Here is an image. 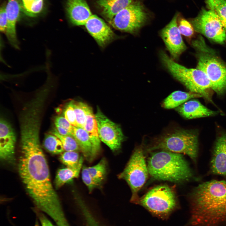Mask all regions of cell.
I'll return each instance as SVG.
<instances>
[{
	"label": "cell",
	"mask_w": 226,
	"mask_h": 226,
	"mask_svg": "<svg viewBox=\"0 0 226 226\" xmlns=\"http://www.w3.org/2000/svg\"><path fill=\"white\" fill-rule=\"evenodd\" d=\"M19 172L26 191L43 212L61 203L51 182L48 166L39 138H21Z\"/></svg>",
	"instance_id": "obj_1"
},
{
	"label": "cell",
	"mask_w": 226,
	"mask_h": 226,
	"mask_svg": "<svg viewBox=\"0 0 226 226\" xmlns=\"http://www.w3.org/2000/svg\"><path fill=\"white\" fill-rule=\"evenodd\" d=\"M191 217L184 226H216L226 221V181L199 185L190 196Z\"/></svg>",
	"instance_id": "obj_2"
},
{
	"label": "cell",
	"mask_w": 226,
	"mask_h": 226,
	"mask_svg": "<svg viewBox=\"0 0 226 226\" xmlns=\"http://www.w3.org/2000/svg\"><path fill=\"white\" fill-rule=\"evenodd\" d=\"M151 153L147 165L149 174L154 179L180 183L192 177L189 164L181 154L164 150Z\"/></svg>",
	"instance_id": "obj_3"
},
{
	"label": "cell",
	"mask_w": 226,
	"mask_h": 226,
	"mask_svg": "<svg viewBox=\"0 0 226 226\" xmlns=\"http://www.w3.org/2000/svg\"><path fill=\"white\" fill-rule=\"evenodd\" d=\"M159 56L163 65L171 74L190 92L200 94L213 102L210 83L203 71L197 68H187L176 62L163 51H160Z\"/></svg>",
	"instance_id": "obj_4"
},
{
	"label": "cell",
	"mask_w": 226,
	"mask_h": 226,
	"mask_svg": "<svg viewBox=\"0 0 226 226\" xmlns=\"http://www.w3.org/2000/svg\"><path fill=\"white\" fill-rule=\"evenodd\" d=\"M198 133L196 131L176 130L158 138L148 149L184 153L195 162L198 150Z\"/></svg>",
	"instance_id": "obj_5"
},
{
	"label": "cell",
	"mask_w": 226,
	"mask_h": 226,
	"mask_svg": "<svg viewBox=\"0 0 226 226\" xmlns=\"http://www.w3.org/2000/svg\"><path fill=\"white\" fill-rule=\"evenodd\" d=\"M137 204L143 206L154 216L163 219L168 218L178 207L175 191L166 185L151 189L139 198Z\"/></svg>",
	"instance_id": "obj_6"
},
{
	"label": "cell",
	"mask_w": 226,
	"mask_h": 226,
	"mask_svg": "<svg viewBox=\"0 0 226 226\" xmlns=\"http://www.w3.org/2000/svg\"><path fill=\"white\" fill-rule=\"evenodd\" d=\"M148 174L143 146H138L123 171L118 175V178L125 180L131 189V202L137 204L139 198L138 192L146 182Z\"/></svg>",
	"instance_id": "obj_7"
},
{
	"label": "cell",
	"mask_w": 226,
	"mask_h": 226,
	"mask_svg": "<svg viewBox=\"0 0 226 226\" xmlns=\"http://www.w3.org/2000/svg\"><path fill=\"white\" fill-rule=\"evenodd\" d=\"M149 14L140 2H133L109 22L115 29L132 34L137 33L148 21Z\"/></svg>",
	"instance_id": "obj_8"
},
{
	"label": "cell",
	"mask_w": 226,
	"mask_h": 226,
	"mask_svg": "<svg viewBox=\"0 0 226 226\" xmlns=\"http://www.w3.org/2000/svg\"><path fill=\"white\" fill-rule=\"evenodd\" d=\"M196 68L209 79L211 88L218 95L226 90V65L216 56L208 53L199 55Z\"/></svg>",
	"instance_id": "obj_9"
},
{
	"label": "cell",
	"mask_w": 226,
	"mask_h": 226,
	"mask_svg": "<svg viewBox=\"0 0 226 226\" xmlns=\"http://www.w3.org/2000/svg\"><path fill=\"white\" fill-rule=\"evenodd\" d=\"M191 22L196 32L220 44L226 41V31L219 18L214 11L203 8Z\"/></svg>",
	"instance_id": "obj_10"
},
{
	"label": "cell",
	"mask_w": 226,
	"mask_h": 226,
	"mask_svg": "<svg viewBox=\"0 0 226 226\" xmlns=\"http://www.w3.org/2000/svg\"><path fill=\"white\" fill-rule=\"evenodd\" d=\"M95 115L100 140L113 151L119 149L124 139L120 126L107 117L99 107Z\"/></svg>",
	"instance_id": "obj_11"
},
{
	"label": "cell",
	"mask_w": 226,
	"mask_h": 226,
	"mask_svg": "<svg viewBox=\"0 0 226 226\" xmlns=\"http://www.w3.org/2000/svg\"><path fill=\"white\" fill-rule=\"evenodd\" d=\"M176 13L171 21L161 31L160 35L171 56L178 59L186 46L184 42L178 28Z\"/></svg>",
	"instance_id": "obj_12"
},
{
	"label": "cell",
	"mask_w": 226,
	"mask_h": 226,
	"mask_svg": "<svg viewBox=\"0 0 226 226\" xmlns=\"http://www.w3.org/2000/svg\"><path fill=\"white\" fill-rule=\"evenodd\" d=\"M16 139L14 130L9 123L1 118L0 121V157L3 161H14Z\"/></svg>",
	"instance_id": "obj_13"
},
{
	"label": "cell",
	"mask_w": 226,
	"mask_h": 226,
	"mask_svg": "<svg viewBox=\"0 0 226 226\" xmlns=\"http://www.w3.org/2000/svg\"><path fill=\"white\" fill-rule=\"evenodd\" d=\"M84 25L89 33L101 46L106 45L114 38V33L110 27L95 15H92Z\"/></svg>",
	"instance_id": "obj_14"
},
{
	"label": "cell",
	"mask_w": 226,
	"mask_h": 226,
	"mask_svg": "<svg viewBox=\"0 0 226 226\" xmlns=\"http://www.w3.org/2000/svg\"><path fill=\"white\" fill-rule=\"evenodd\" d=\"M212 173L226 178V132L221 133L214 144L210 163Z\"/></svg>",
	"instance_id": "obj_15"
},
{
	"label": "cell",
	"mask_w": 226,
	"mask_h": 226,
	"mask_svg": "<svg viewBox=\"0 0 226 226\" xmlns=\"http://www.w3.org/2000/svg\"><path fill=\"white\" fill-rule=\"evenodd\" d=\"M65 8L71 22L76 25H85L93 15L85 0H67Z\"/></svg>",
	"instance_id": "obj_16"
},
{
	"label": "cell",
	"mask_w": 226,
	"mask_h": 226,
	"mask_svg": "<svg viewBox=\"0 0 226 226\" xmlns=\"http://www.w3.org/2000/svg\"><path fill=\"white\" fill-rule=\"evenodd\" d=\"M21 6L19 0H8L6 7L8 23L5 33L10 44L18 49H19V45L16 26L20 16Z\"/></svg>",
	"instance_id": "obj_17"
},
{
	"label": "cell",
	"mask_w": 226,
	"mask_h": 226,
	"mask_svg": "<svg viewBox=\"0 0 226 226\" xmlns=\"http://www.w3.org/2000/svg\"><path fill=\"white\" fill-rule=\"evenodd\" d=\"M175 110L183 117L188 119L213 116L218 113L208 109L195 99L187 101L176 108Z\"/></svg>",
	"instance_id": "obj_18"
},
{
	"label": "cell",
	"mask_w": 226,
	"mask_h": 226,
	"mask_svg": "<svg viewBox=\"0 0 226 226\" xmlns=\"http://www.w3.org/2000/svg\"><path fill=\"white\" fill-rule=\"evenodd\" d=\"M88 133L93 147V160L100 153L101 145L97 124L92 109L89 106L87 110L86 120L83 128Z\"/></svg>",
	"instance_id": "obj_19"
},
{
	"label": "cell",
	"mask_w": 226,
	"mask_h": 226,
	"mask_svg": "<svg viewBox=\"0 0 226 226\" xmlns=\"http://www.w3.org/2000/svg\"><path fill=\"white\" fill-rule=\"evenodd\" d=\"M133 0H97L103 16L109 21L119 12L129 6Z\"/></svg>",
	"instance_id": "obj_20"
},
{
	"label": "cell",
	"mask_w": 226,
	"mask_h": 226,
	"mask_svg": "<svg viewBox=\"0 0 226 226\" xmlns=\"http://www.w3.org/2000/svg\"><path fill=\"white\" fill-rule=\"evenodd\" d=\"M73 136L86 160L92 162L93 160V147L88 133L83 128L73 126Z\"/></svg>",
	"instance_id": "obj_21"
},
{
	"label": "cell",
	"mask_w": 226,
	"mask_h": 226,
	"mask_svg": "<svg viewBox=\"0 0 226 226\" xmlns=\"http://www.w3.org/2000/svg\"><path fill=\"white\" fill-rule=\"evenodd\" d=\"M200 97L202 96L200 94L191 92L176 91L172 92L164 100L162 105L167 109L176 108L191 99Z\"/></svg>",
	"instance_id": "obj_22"
},
{
	"label": "cell",
	"mask_w": 226,
	"mask_h": 226,
	"mask_svg": "<svg viewBox=\"0 0 226 226\" xmlns=\"http://www.w3.org/2000/svg\"><path fill=\"white\" fill-rule=\"evenodd\" d=\"M83 158L81 157L78 165L74 167L59 169L56 173L55 183L56 188H59L73 179L78 178L83 167Z\"/></svg>",
	"instance_id": "obj_23"
},
{
	"label": "cell",
	"mask_w": 226,
	"mask_h": 226,
	"mask_svg": "<svg viewBox=\"0 0 226 226\" xmlns=\"http://www.w3.org/2000/svg\"><path fill=\"white\" fill-rule=\"evenodd\" d=\"M21 8L27 15L37 16L41 12L44 6V0H21Z\"/></svg>",
	"instance_id": "obj_24"
},
{
	"label": "cell",
	"mask_w": 226,
	"mask_h": 226,
	"mask_svg": "<svg viewBox=\"0 0 226 226\" xmlns=\"http://www.w3.org/2000/svg\"><path fill=\"white\" fill-rule=\"evenodd\" d=\"M206 3L217 14L226 32V0H206Z\"/></svg>",
	"instance_id": "obj_25"
},
{
	"label": "cell",
	"mask_w": 226,
	"mask_h": 226,
	"mask_svg": "<svg viewBox=\"0 0 226 226\" xmlns=\"http://www.w3.org/2000/svg\"><path fill=\"white\" fill-rule=\"evenodd\" d=\"M43 144L47 151L53 154L62 153L64 151L60 140L56 136L51 133L46 135Z\"/></svg>",
	"instance_id": "obj_26"
},
{
	"label": "cell",
	"mask_w": 226,
	"mask_h": 226,
	"mask_svg": "<svg viewBox=\"0 0 226 226\" xmlns=\"http://www.w3.org/2000/svg\"><path fill=\"white\" fill-rule=\"evenodd\" d=\"M87 169L91 176L101 186L107 173V165L105 159H102L97 164L87 167Z\"/></svg>",
	"instance_id": "obj_27"
},
{
	"label": "cell",
	"mask_w": 226,
	"mask_h": 226,
	"mask_svg": "<svg viewBox=\"0 0 226 226\" xmlns=\"http://www.w3.org/2000/svg\"><path fill=\"white\" fill-rule=\"evenodd\" d=\"M56 136L61 141L64 149L66 151H77L80 150L79 145L72 136H63L59 134L56 128L50 133Z\"/></svg>",
	"instance_id": "obj_28"
},
{
	"label": "cell",
	"mask_w": 226,
	"mask_h": 226,
	"mask_svg": "<svg viewBox=\"0 0 226 226\" xmlns=\"http://www.w3.org/2000/svg\"><path fill=\"white\" fill-rule=\"evenodd\" d=\"M78 127L83 128L86 120L87 110L89 105L81 102L73 101Z\"/></svg>",
	"instance_id": "obj_29"
},
{
	"label": "cell",
	"mask_w": 226,
	"mask_h": 226,
	"mask_svg": "<svg viewBox=\"0 0 226 226\" xmlns=\"http://www.w3.org/2000/svg\"><path fill=\"white\" fill-rule=\"evenodd\" d=\"M54 123L55 128L59 134L63 136L73 135V126L64 117H56L55 118Z\"/></svg>",
	"instance_id": "obj_30"
},
{
	"label": "cell",
	"mask_w": 226,
	"mask_h": 226,
	"mask_svg": "<svg viewBox=\"0 0 226 226\" xmlns=\"http://www.w3.org/2000/svg\"><path fill=\"white\" fill-rule=\"evenodd\" d=\"M80 158L78 152L66 151L61 153L59 159L67 167H74L78 165Z\"/></svg>",
	"instance_id": "obj_31"
},
{
	"label": "cell",
	"mask_w": 226,
	"mask_h": 226,
	"mask_svg": "<svg viewBox=\"0 0 226 226\" xmlns=\"http://www.w3.org/2000/svg\"><path fill=\"white\" fill-rule=\"evenodd\" d=\"M81 175L83 181L87 187L90 192H91L95 188L100 186L91 176L87 167L85 165L82 167Z\"/></svg>",
	"instance_id": "obj_32"
},
{
	"label": "cell",
	"mask_w": 226,
	"mask_h": 226,
	"mask_svg": "<svg viewBox=\"0 0 226 226\" xmlns=\"http://www.w3.org/2000/svg\"><path fill=\"white\" fill-rule=\"evenodd\" d=\"M73 101H70L66 106L64 111V117L73 126L78 127Z\"/></svg>",
	"instance_id": "obj_33"
},
{
	"label": "cell",
	"mask_w": 226,
	"mask_h": 226,
	"mask_svg": "<svg viewBox=\"0 0 226 226\" xmlns=\"http://www.w3.org/2000/svg\"><path fill=\"white\" fill-rule=\"evenodd\" d=\"M178 26L181 34L184 36L190 37L193 34L194 29L192 25L185 19H181Z\"/></svg>",
	"instance_id": "obj_34"
},
{
	"label": "cell",
	"mask_w": 226,
	"mask_h": 226,
	"mask_svg": "<svg viewBox=\"0 0 226 226\" xmlns=\"http://www.w3.org/2000/svg\"><path fill=\"white\" fill-rule=\"evenodd\" d=\"M6 5L3 4L0 9V30L3 33L6 32L8 23V19L6 9Z\"/></svg>",
	"instance_id": "obj_35"
},
{
	"label": "cell",
	"mask_w": 226,
	"mask_h": 226,
	"mask_svg": "<svg viewBox=\"0 0 226 226\" xmlns=\"http://www.w3.org/2000/svg\"><path fill=\"white\" fill-rule=\"evenodd\" d=\"M35 211L42 226H58L53 224L43 213L39 210Z\"/></svg>",
	"instance_id": "obj_36"
},
{
	"label": "cell",
	"mask_w": 226,
	"mask_h": 226,
	"mask_svg": "<svg viewBox=\"0 0 226 226\" xmlns=\"http://www.w3.org/2000/svg\"><path fill=\"white\" fill-rule=\"evenodd\" d=\"M34 226H40L37 220H36Z\"/></svg>",
	"instance_id": "obj_37"
}]
</instances>
